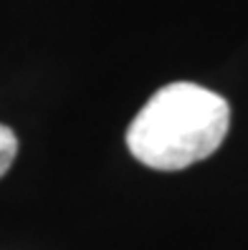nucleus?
<instances>
[{
    "instance_id": "f03ea898",
    "label": "nucleus",
    "mask_w": 248,
    "mask_h": 250,
    "mask_svg": "<svg viewBox=\"0 0 248 250\" xmlns=\"http://www.w3.org/2000/svg\"><path fill=\"white\" fill-rule=\"evenodd\" d=\"M18 154V137L10 126L0 124V177L10 169L13 159Z\"/></svg>"
},
{
    "instance_id": "f257e3e1",
    "label": "nucleus",
    "mask_w": 248,
    "mask_h": 250,
    "mask_svg": "<svg viewBox=\"0 0 248 250\" xmlns=\"http://www.w3.org/2000/svg\"><path fill=\"white\" fill-rule=\"evenodd\" d=\"M230 124L228 101L205 86L175 81L152 94L127 129V146L144 167L175 172L208 159Z\"/></svg>"
}]
</instances>
